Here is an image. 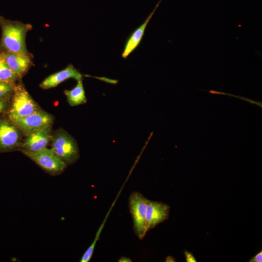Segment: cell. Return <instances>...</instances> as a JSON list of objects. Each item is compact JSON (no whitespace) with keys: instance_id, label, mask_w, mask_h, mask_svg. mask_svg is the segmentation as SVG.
<instances>
[{"instance_id":"cell-1","label":"cell","mask_w":262,"mask_h":262,"mask_svg":"<svg viewBox=\"0 0 262 262\" xmlns=\"http://www.w3.org/2000/svg\"><path fill=\"white\" fill-rule=\"evenodd\" d=\"M0 50L31 56L27 49L25 41L27 33L32 28L31 25L0 16Z\"/></svg>"},{"instance_id":"cell-2","label":"cell","mask_w":262,"mask_h":262,"mask_svg":"<svg viewBox=\"0 0 262 262\" xmlns=\"http://www.w3.org/2000/svg\"><path fill=\"white\" fill-rule=\"evenodd\" d=\"M51 139V150L67 166L74 163L79 159L80 154L77 144L66 131H57Z\"/></svg>"},{"instance_id":"cell-3","label":"cell","mask_w":262,"mask_h":262,"mask_svg":"<svg viewBox=\"0 0 262 262\" xmlns=\"http://www.w3.org/2000/svg\"><path fill=\"white\" fill-rule=\"evenodd\" d=\"M9 111L11 120L32 114L40 109L21 83L16 84Z\"/></svg>"},{"instance_id":"cell-4","label":"cell","mask_w":262,"mask_h":262,"mask_svg":"<svg viewBox=\"0 0 262 262\" xmlns=\"http://www.w3.org/2000/svg\"><path fill=\"white\" fill-rule=\"evenodd\" d=\"M148 201L146 197L138 192H132L129 197V208L133 219V229L140 240L144 238L147 232L146 215Z\"/></svg>"},{"instance_id":"cell-5","label":"cell","mask_w":262,"mask_h":262,"mask_svg":"<svg viewBox=\"0 0 262 262\" xmlns=\"http://www.w3.org/2000/svg\"><path fill=\"white\" fill-rule=\"evenodd\" d=\"M22 152L51 175L61 174L67 166L55 155L51 149L45 147L35 152L27 151Z\"/></svg>"},{"instance_id":"cell-6","label":"cell","mask_w":262,"mask_h":262,"mask_svg":"<svg viewBox=\"0 0 262 262\" xmlns=\"http://www.w3.org/2000/svg\"><path fill=\"white\" fill-rule=\"evenodd\" d=\"M27 136L41 128L51 126L53 117L48 113L39 110L24 117L11 120Z\"/></svg>"},{"instance_id":"cell-7","label":"cell","mask_w":262,"mask_h":262,"mask_svg":"<svg viewBox=\"0 0 262 262\" xmlns=\"http://www.w3.org/2000/svg\"><path fill=\"white\" fill-rule=\"evenodd\" d=\"M51 127L49 126L41 128L28 135L19 145L22 148V151L35 152L46 147L52 136Z\"/></svg>"},{"instance_id":"cell-8","label":"cell","mask_w":262,"mask_h":262,"mask_svg":"<svg viewBox=\"0 0 262 262\" xmlns=\"http://www.w3.org/2000/svg\"><path fill=\"white\" fill-rule=\"evenodd\" d=\"M169 210L170 207L165 203L148 200L146 215L147 231L166 220Z\"/></svg>"},{"instance_id":"cell-9","label":"cell","mask_w":262,"mask_h":262,"mask_svg":"<svg viewBox=\"0 0 262 262\" xmlns=\"http://www.w3.org/2000/svg\"><path fill=\"white\" fill-rule=\"evenodd\" d=\"M0 52L9 67L21 78L33 65L32 56L1 50Z\"/></svg>"},{"instance_id":"cell-10","label":"cell","mask_w":262,"mask_h":262,"mask_svg":"<svg viewBox=\"0 0 262 262\" xmlns=\"http://www.w3.org/2000/svg\"><path fill=\"white\" fill-rule=\"evenodd\" d=\"M82 75L74 66L69 64L61 71L54 73L46 78L40 84V87L47 89L57 86L61 82L69 78L79 81L82 79Z\"/></svg>"},{"instance_id":"cell-11","label":"cell","mask_w":262,"mask_h":262,"mask_svg":"<svg viewBox=\"0 0 262 262\" xmlns=\"http://www.w3.org/2000/svg\"><path fill=\"white\" fill-rule=\"evenodd\" d=\"M19 139L18 129L5 120H0V151L14 148Z\"/></svg>"},{"instance_id":"cell-12","label":"cell","mask_w":262,"mask_h":262,"mask_svg":"<svg viewBox=\"0 0 262 262\" xmlns=\"http://www.w3.org/2000/svg\"><path fill=\"white\" fill-rule=\"evenodd\" d=\"M161 0H160L153 11L149 14L145 21L137 28L129 36L125 43L122 57L126 59L139 45L144 35L145 31L149 20L153 15Z\"/></svg>"},{"instance_id":"cell-13","label":"cell","mask_w":262,"mask_h":262,"mask_svg":"<svg viewBox=\"0 0 262 262\" xmlns=\"http://www.w3.org/2000/svg\"><path fill=\"white\" fill-rule=\"evenodd\" d=\"M64 93L66 96L68 102L71 106H76L86 102L87 99L82 79L77 81V84L73 89L70 90H66Z\"/></svg>"},{"instance_id":"cell-14","label":"cell","mask_w":262,"mask_h":262,"mask_svg":"<svg viewBox=\"0 0 262 262\" xmlns=\"http://www.w3.org/2000/svg\"><path fill=\"white\" fill-rule=\"evenodd\" d=\"M20 78L9 67L0 52V82L16 84V82Z\"/></svg>"},{"instance_id":"cell-15","label":"cell","mask_w":262,"mask_h":262,"mask_svg":"<svg viewBox=\"0 0 262 262\" xmlns=\"http://www.w3.org/2000/svg\"><path fill=\"white\" fill-rule=\"evenodd\" d=\"M106 218H107V216L106 217L104 221H103L102 224L101 225L99 228L98 229L93 242H92L91 245L89 246V247L87 248V249L85 251L84 253L83 254L80 260L81 262H88L91 259L95 246L96 245L97 242L99 239V237L100 236V234L102 230V229L104 227Z\"/></svg>"},{"instance_id":"cell-16","label":"cell","mask_w":262,"mask_h":262,"mask_svg":"<svg viewBox=\"0 0 262 262\" xmlns=\"http://www.w3.org/2000/svg\"><path fill=\"white\" fill-rule=\"evenodd\" d=\"M16 84L0 82V98H6L13 93Z\"/></svg>"},{"instance_id":"cell-17","label":"cell","mask_w":262,"mask_h":262,"mask_svg":"<svg viewBox=\"0 0 262 262\" xmlns=\"http://www.w3.org/2000/svg\"><path fill=\"white\" fill-rule=\"evenodd\" d=\"M184 255L187 262H196V261L193 254L187 250L184 251Z\"/></svg>"},{"instance_id":"cell-18","label":"cell","mask_w":262,"mask_h":262,"mask_svg":"<svg viewBox=\"0 0 262 262\" xmlns=\"http://www.w3.org/2000/svg\"><path fill=\"white\" fill-rule=\"evenodd\" d=\"M249 262H262V251H261L251 259L249 261Z\"/></svg>"},{"instance_id":"cell-19","label":"cell","mask_w":262,"mask_h":262,"mask_svg":"<svg viewBox=\"0 0 262 262\" xmlns=\"http://www.w3.org/2000/svg\"><path fill=\"white\" fill-rule=\"evenodd\" d=\"M5 101L3 98H0V113L2 112L5 107Z\"/></svg>"},{"instance_id":"cell-20","label":"cell","mask_w":262,"mask_h":262,"mask_svg":"<svg viewBox=\"0 0 262 262\" xmlns=\"http://www.w3.org/2000/svg\"><path fill=\"white\" fill-rule=\"evenodd\" d=\"M118 262H132V261L130 259H129V258L125 257H122L119 260Z\"/></svg>"},{"instance_id":"cell-21","label":"cell","mask_w":262,"mask_h":262,"mask_svg":"<svg viewBox=\"0 0 262 262\" xmlns=\"http://www.w3.org/2000/svg\"><path fill=\"white\" fill-rule=\"evenodd\" d=\"M165 262H176L175 259L172 256H167L165 259Z\"/></svg>"}]
</instances>
